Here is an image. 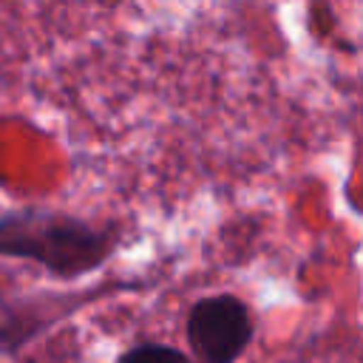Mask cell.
Wrapping results in <instances>:
<instances>
[{
	"mask_svg": "<svg viewBox=\"0 0 363 363\" xmlns=\"http://www.w3.org/2000/svg\"><path fill=\"white\" fill-rule=\"evenodd\" d=\"M113 233L51 210H14L0 218V255L45 267L57 278H79L113 252Z\"/></svg>",
	"mask_w": 363,
	"mask_h": 363,
	"instance_id": "6da1fadb",
	"label": "cell"
},
{
	"mask_svg": "<svg viewBox=\"0 0 363 363\" xmlns=\"http://www.w3.org/2000/svg\"><path fill=\"white\" fill-rule=\"evenodd\" d=\"M196 363H238L252 343L255 323L250 306L230 292L207 295L193 303L184 323Z\"/></svg>",
	"mask_w": 363,
	"mask_h": 363,
	"instance_id": "7a4b0ae2",
	"label": "cell"
},
{
	"mask_svg": "<svg viewBox=\"0 0 363 363\" xmlns=\"http://www.w3.org/2000/svg\"><path fill=\"white\" fill-rule=\"evenodd\" d=\"M116 363H193L187 352L167 343H136L119 354Z\"/></svg>",
	"mask_w": 363,
	"mask_h": 363,
	"instance_id": "3957f363",
	"label": "cell"
}]
</instances>
